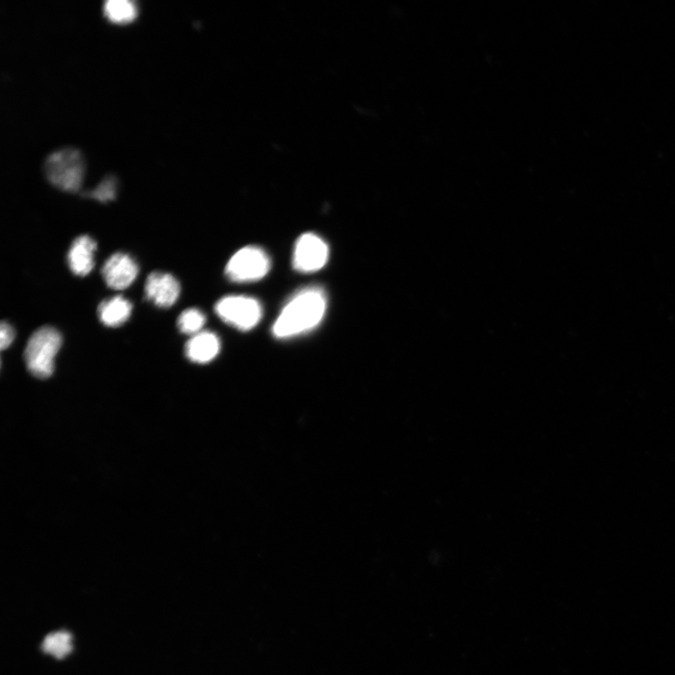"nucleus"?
<instances>
[{
    "label": "nucleus",
    "mask_w": 675,
    "mask_h": 675,
    "mask_svg": "<svg viewBox=\"0 0 675 675\" xmlns=\"http://www.w3.org/2000/svg\"><path fill=\"white\" fill-rule=\"evenodd\" d=\"M327 306V295L321 287L300 290L289 299L275 321L274 337L286 340L314 330L326 314Z\"/></svg>",
    "instance_id": "1"
},
{
    "label": "nucleus",
    "mask_w": 675,
    "mask_h": 675,
    "mask_svg": "<svg viewBox=\"0 0 675 675\" xmlns=\"http://www.w3.org/2000/svg\"><path fill=\"white\" fill-rule=\"evenodd\" d=\"M42 170L50 184L63 192H77L84 177V159L79 149L64 146L46 156Z\"/></svg>",
    "instance_id": "2"
},
{
    "label": "nucleus",
    "mask_w": 675,
    "mask_h": 675,
    "mask_svg": "<svg viewBox=\"0 0 675 675\" xmlns=\"http://www.w3.org/2000/svg\"><path fill=\"white\" fill-rule=\"evenodd\" d=\"M61 345L62 336L52 327H42L32 335L24 350V361L35 378L46 380L52 377Z\"/></svg>",
    "instance_id": "3"
},
{
    "label": "nucleus",
    "mask_w": 675,
    "mask_h": 675,
    "mask_svg": "<svg viewBox=\"0 0 675 675\" xmlns=\"http://www.w3.org/2000/svg\"><path fill=\"white\" fill-rule=\"evenodd\" d=\"M215 312L224 323L241 332L256 328L263 315L258 300L246 295L221 298L215 306Z\"/></svg>",
    "instance_id": "4"
},
{
    "label": "nucleus",
    "mask_w": 675,
    "mask_h": 675,
    "mask_svg": "<svg viewBox=\"0 0 675 675\" xmlns=\"http://www.w3.org/2000/svg\"><path fill=\"white\" fill-rule=\"evenodd\" d=\"M270 266V259L263 248L248 246L231 258L225 267V274L234 283H254L266 277Z\"/></svg>",
    "instance_id": "5"
},
{
    "label": "nucleus",
    "mask_w": 675,
    "mask_h": 675,
    "mask_svg": "<svg viewBox=\"0 0 675 675\" xmlns=\"http://www.w3.org/2000/svg\"><path fill=\"white\" fill-rule=\"evenodd\" d=\"M329 257L328 244L319 236L306 233L295 242L293 266L299 272L313 273L326 266Z\"/></svg>",
    "instance_id": "6"
},
{
    "label": "nucleus",
    "mask_w": 675,
    "mask_h": 675,
    "mask_svg": "<svg viewBox=\"0 0 675 675\" xmlns=\"http://www.w3.org/2000/svg\"><path fill=\"white\" fill-rule=\"evenodd\" d=\"M145 293L149 302L166 309L178 302L181 285L171 274L153 272L146 279Z\"/></svg>",
    "instance_id": "7"
},
{
    "label": "nucleus",
    "mask_w": 675,
    "mask_h": 675,
    "mask_svg": "<svg viewBox=\"0 0 675 675\" xmlns=\"http://www.w3.org/2000/svg\"><path fill=\"white\" fill-rule=\"evenodd\" d=\"M138 273L136 262L129 255L123 253L111 256L102 268L107 285L114 290H124L131 286Z\"/></svg>",
    "instance_id": "8"
},
{
    "label": "nucleus",
    "mask_w": 675,
    "mask_h": 675,
    "mask_svg": "<svg viewBox=\"0 0 675 675\" xmlns=\"http://www.w3.org/2000/svg\"><path fill=\"white\" fill-rule=\"evenodd\" d=\"M96 249L97 243L89 236H80L73 240L68 253V264L74 275L85 277L92 271Z\"/></svg>",
    "instance_id": "9"
},
{
    "label": "nucleus",
    "mask_w": 675,
    "mask_h": 675,
    "mask_svg": "<svg viewBox=\"0 0 675 675\" xmlns=\"http://www.w3.org/2000/svg\"><path fill=\"white\" fill-rule=\"evenodd\" d=\"M220 342L219 337L211 332H202L192 336L186 343V357L192 362L206 364L212 361L219 354Z\"/></svg>",
    "instance_id": "10"
},
{
    "label": "nucleus",
    "mask_w": 675,
    "mask_h": 675,
    "mask_svg": "<svg viewBox=\"0 0 675 675\" xmlns=\"http://www.w3.org/2000/svg\"><path fill=\"white\" fill-rule=\"evenodd\" d=\"M133 311V305L128 299L121 295L106 299L98 305V315L105 326L118 328L127 323Z\"/></svg>",
    "instance_id": "11"
},
{
    "label": "nucleus",
    "mask_w": 675,
    "mask_h": 675,
    "mask_svg": "<svg viewBox=\"0 0 675 675\" xmlns=\"http://www.w3.org/2000/svg\"><path fill=\"white\" fill-rule=\"evenodd\" d=\"M71 640L70 633L66 631L50 633L42 643V652L57 660H62L72 652Z\"/></svg>",
    "instance_id": "12"
},
{
    "label": "nucleus",
    "mask_w": 675,
    "mask_h": 675,
    "mask_svg": "<svg viewBox=\"0 0 675 675\" xmlns=\"http://www.w3.org/2000/svg\"><path fill=\"white\" fill-rule=\"evenodd\" d=\"M104 14L112 23H127L136 18L137 9L131 0H108L104 5Z\"/></svg>",
    "instance_id": "13"
},
{
    "label": "nucleus",
    "mask_w": 675,
    "mask_h": 675,
    "mask_svg": "<svg viewBox=\"0 0 675 675\" xmlns=\"http://www.w3.org/2000/svg\"><path fill=\"white\" fill-rule=\"evenodd\" d=\"M206 320V315L202 311L188 309L180 315L178 327L183 333L194 336L202 332Z\"/></svg>",
    "instance_id": "14"
},
{
    "label": "nucleus",
    "mask_w": 675,
    "mask_h": 675,
    "mask_svg": "<svg viewBox=\"0 0 675 675\" xmlns=\"http://www.w3.org/2000/svg\"><path fill=\"white\" fill-rule=\"evenodd\" d=\"M117 180L113 174L108 176L92 192H86L84 196L91 197L98 202L107 203L112 202L116 196Z\"/></svg>",
    "instance_id": "15"
},
{
    "label": "nucleus",
    "mask_w": 675,
    "mask_h": 675,
    "mask_svg": "<svg viewBox=\"0 0 675 675\" xmlns=\"http://www.w3.org/2000/svg\"><path fill=\"white\" fill-rule=\"evenodd\" d=\"M15 333L11 324L7 322L2 323L0 327V348L2 350L7 349L14 342Z\"/></svg>",
    "instance_id": "16"
}]
</instances>
